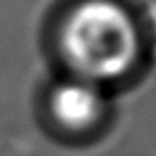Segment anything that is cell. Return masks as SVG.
<instances>
[{"mask_svg": "<svg viewBox=\"0 0 156 156\" xmlns=\"http://www.w3.org/2000/svg\"><path fill=\"white\" fill-rule=\"evenodd\" d=\"M140 30L133 14L115 0H81L65 14L59 50L75 77L111 83L134 69L140 57Z\"/></svg>", "mask_w": 156, "mask_h": 156, "instance_id": "1", "label": "cell"}, {"mask_svg": "<svg viewBox=\"0 0 156 156\" xmlns=\"http://www.w3.org/2000/svg\"><path fill=\"white\" fill-rule=\"evenodd\" d=\"M50 115L57 129L67 134L93 133L107 115L101 85L79 77L57 83L50 93Z\"/></svg>", "mask_w": 156, "mask_h": 156, "instance_id": "2", "label": "cell"}]
</instances>
